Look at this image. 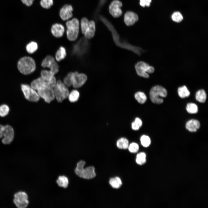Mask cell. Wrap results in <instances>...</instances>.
Listing matches in <instances>:
<instances>
[{
	"instance_id": "cell-1",
	"label": "cell",
	"mask_w": 208,
	"mask_h": 208,
	"mask_svg": "<svg viewBox=\"0 0 208 208\" xmlns=\"http://www.w3.org/2000/svg\"><path fill=\"white\" fill-rule=\"evenodd\" d=\"M79 20L75 18L66 22V35L69 40L73 41L77 39L79 32Z\"/></svg>"
},
{
	"instance_id": "cell-2",
	"label": "cell",
	"mask_w": 208,
	"mask_h": 208,
	"mask_svg": "<svg viewBox=\"0 0 208 208\" xmlns=\"http://www.w3.org/2000/svg\"><path fill=\"white\" fill-rule=\"evenodd\" d=\"M85 162L81 160L78 162L75 169V174L79 177L85 179H89L93 178L96 175L95 168L92 166H90L84 168Z\"/></svg>"
},
{
	"instance_id": "cell-3",
	"label": "cell",
	"mask_w": 208,
	"mask_h": 208,
	"mask_svg": "<svg viewBox=\"0 0 208 208\" xmlns=\"http://www.w3.org/2000/svg\"><path fill=\"white\" fill-rule=\"evenodd\" d=\"M17 67L19 71L24 75H28L34 72L36 68L34 60L31 57L26 56L21 58L18 63Z\"/></svg>"
},
{
	"instance_id": "cell-4",
	"label": "cell",
	"mask_w": 208,
	"mask_h": 208,
	"mask_svg": "<svg viewBox=\"0 0 208 208\" xmlns=\"http://www.w3.org/2000/svg\"><path fill=\"white\" fill-rule=\"evenodd\" d=\"M40 97L49 103L55 98L53 88L45 83H41L37 86L35 88Z\"/></svg>"
},
{
	"instance_id": "cell-5",
	"label": "cell",
	"mask_w": 208,
	"mask_h": 208,
	"mask_svg": "<svg viewBox=\"0 0 208 208\" xmlns=\"http://www.w3.org/2000/svg\"><path fill=\"white\" fill-rule=\"evenodd\" d=\"M166 90L163 87L159 85L153 87L150 92V96L152 102L154 103L160 104L163 102L161 98L165 97L167 95Z\"/></svg>"
},
{
	"instance_id": "cell-6",
	"label": "cell",
	"mask_w": 208,
	"mask_h": 208,
	"mask_svg": "<svg viewBox=\"0 0 208 208\" xmlns=\"http://www.w3.org/2000/svg\"><path fill=\"white\" fill-rule=\"evenodd\" d=\"M53 89L55 98L58 102H62L68 97L69 92L68 87L61 80L57 81Z\"/></svg>"
},
{
	"instance_id": "cell-7",
	"label": "cell",
	"mask_w": 208,
	"mask_h": 208,
	"mask_svg": "<svg viewBox=\"0 0 208 208\" xmlns=\"http://www.w3.org/2000/svg\"><path fill=\"white\" fill-rule=\"evenodd\" d=\"M72 86L75 88L82 86L87 80V76L85 74L77 71L70 72L68 73Z\"/></svg>"
},
{
	"instance_id": "cell-8",
	"label": "cell",
	"mask_w": 208,
	"mask_h": 208,
	"mask_svg": "<svg viewBox=\"0 0 208 208\" xmlns=\"http://www.w3.org/2000/svg\"><path fill=\"white\" fill-rule=\"evenodd\" d=\"M135 68L138 76L146 78L149 77V74L152 73L155 71L153 67L142 61H139L135 64Z\"/></svg>"
},
{
	"instance_id": "cell-9",
	"label": "cell",
	"mask_w": 208,
	"mask_h": 208,
	"mask_svg": "<svg viewBox=\"0 0 208 208\" xmlns=\"http://www.w3.org/2000/svg\"><path fill=\"white\" fill-rule=\"evenodd\" d=\"M21 89L27 100L34 102H36L39 100L40 97L38 92L31 86L22 84L21 85Z\"/></svg>"
},
{
	"instance_id": "cell-10",
	"label": "cell",
	"mask_w": 208,
	"mask_h": 208,
	"mask_svg": "<svg viewBox=\"0 0 208 208\" xmlns=\"http://www.w3.org/2000/svg\"><path fill=\"white\" fill-rule=\"evenodd\" d=\"M13 202L17 208H25L29 204L28 195L25 192H18L14 194Z\"/></svg>"
},
{
	"instance_id": "cell-11",
	"label": "cell",
	"mask_w": 208,
	"mask_h": 208,
	"mask_svg": "<svg viewBox=\"0 0 208 208\" xmlns=\"http://www.w3.org/2000/svg\"><path fill=\"white\" fill-rule=\"evenodd\" d=\"M41 65L43 68H49L55 75L59 71V66L55 58L51 55L46 56L42 60Z\"/></svg>"
},
{
	"instance_id": "cell-12",
	"label": "cell",
	"mask_w": 208,
	"mask_h": 208,
	"mask_svg": "<svg viewBox=\"0 0 208 208\" xmlns=\"http://www.w3.org/2000/svg\"><path fill=\"white\" fill-rule=\"evenodd\" d=\"M2 136L3 138L2 142L3 144H10L13 141L14 136V131L12 127L9 125L4 126Z\"/></svg>"
},
{
	"instance_id": "cell-13",
	"label": "cell",
	"mask_w": 208,
	"mask_h": 208,
	"mask_svg": "<svg viewBox=\"0 0 208 208\" xmlns=\"http://www.w3.org/2000/svg\"><path fill=\"white\" fill-rule=\"evenodd\" d=\"M122 5V3L118 0L113 1L109 6V12L112 16L114 18H118L122 14V12L121 8Z\"/></svg>"
},
{
	"instance_id": "cell-14",
	"label": "cell",
	"mask_w": 208,
	"mask_h": 208,
	"mask_svg": "<svg viewBox=\"0 0 208 208\" xmlns=\"http://www.w3.org/2000/svg\"><path fill=\"white\" fill-rule=\"evenodd\" d=\"M96 30L95 23L93 20L89 21L88 24L81 30V32L87 39H90L94 36Z\"/></svg>"
},
{
	"instance_id": "cell-15",
	"label": "cell",
	"mask_w": 208,
	"mask_h": 208,
	"mask_svg": "<svg viewBox=\"0 0 208 208\" xmlns=\"http://www.w3.org/2000/svg\"><path fill=\"white\" fill-rule=\"evenodd\" d=\"M73 10L71 5H64L60 10L59 15L60 18L63 21L68 20L73 17Z\"/></svg>"
},
{
	"instance_id": "cell-16",
	"label": "cell",
	"mask_w": 208,
	"mask_h": 208,
	"mask_svg": "<svg viewBox=\"0 0 208 208\" xmlns=\"http://www.w3.org/2000/svg\"><path fill=\"white\" fill-rule=\"evenodd\" d=\"M51 31L52 34L56 38L62 37L64 33L65 28L62 24L55 23L51 27Z\"/></svg>"
},
{
	"instance_id": "cell-17",
	"label": "cell",
	"mask_w": 208,
	"mask_h": 208,
	"mask_svg": "<svg viewBox=\"0 0 208 208\" xmlns=\"http://www.w3.org/2000/svg\"><path fill=\"white\" fill-rule=\"evenodd\" d=\"M138 15L132 11L126 12L124 16V21L125 24L128 26H131L135 24L138 20Z\"/></svg>"
},
{
	"instance_id": "cell-18",
	"label": "cell",
	"mask_w": 208,
	"mask_h": 208,
	"mask_svg": "<svg viewBox=\"0 0 208 208\" xmlns=\"http://www.w3.org/2000/svg\"><path fill=\"white\" fill-rule=\"evenodd\" d=\"M200 123L197 120L192 119L188 121L185 125L186 129L191 132H195L199 129Z\"/></svg>"
},
{
	"instance_id": "cell-19",
	"label": "cell",
	"mask_w": 208,
	"mask_h": 208,
	"mask_svg": "<svg viewBox=\"0 0 208 208\" xmlns=\"http://www.w3.org/2000/svg\"><path fill=\"white\" fill-rule=\"evenodd\" d=\"M41 77L49 81H56L55 75L50 70H43L40 73Z\"/></svg>"
},
{
	"instance_id": "cell-20",
	"label": "cell",
	"mask_w": 208,
	"mask_h": 208,
	"mask_svg": "<svg viewBox=\"0 0 208 208\" xmlns=\"http://www.w3.org/2000/svg\"><path fill=\"white\" fill-rule=\"evenodd\" d=\"M66 55V51L65 48L63 46H60L56 52L55 59L57 62H60L64 59Z\"/></svg>"
},
{
	"instance_id": "cell-21",
	"label": "cell",
	"mask_w": 208,
	"mask_h": 208,
	"mask_svg": "<svg viewBox=\"0 0 208 208\" xmlns=\"http://www.w3.org/2000/svg\"><path fill=\"white\" fill-rule=\"evenodd\" d=\"M206 94L205 91L203 89L198 90L196 93L195 98L196 100L198 102L204 103L206 99Z\"/></svg>"
},
{
	"instance_id": "cell-22",
	"label": "cell",
	"mask_w": 208,
	"mask_h": 208,
	"mask_svg": "<svg viewBox=\"0 0 208 208\" xmlns=\"http://www.w3.org/2000/svg\"><path fill=\"white\" fill-rule=\"evenodd\" d=\"M56 182L59 187L66 188L68 185L69 181L67 177L61 176L58 177Z\"/></svg>"
},
{
	"instance_id": "cell-23",
	"label": "cell",
	"mask_w": 208,
	"mask_h": 208,
	"mask_svg": "<svg viewBox=\"0 0 208 208\" xmlns=\"http://www.w3.org/2000/svg\"><path fill=\"white\" fill-rule=\"evenodd\" d=\"M178 92L179 96L182 98L187 97L190 94V92L185 86L179 87L178 89Z\"/></svg>"
},
{
	"instance_id": "cell-24",
	"label": "cell",
	"mask_w": 208,
	"mask_h": 208,
	"mask_svg": "<svg viewBox=\"0 0 208 208\" xmlns=\"http://www.w3.org/2000/svg\"><path fill=\"white\" fill-rule=\"evenodd\" d=\"M109 183L113 188H119L122 185V182L120 179L118 177L111 178L109 181Z\"/></svg>"
},
{
	"instance_id": "cell-25",
	"label": "cell",
	"mask_w": 208,
	"mask_h": 208,
	"mask_svg": "<svg viewBox=\"0 0 208 208\" xmlns=\"http://www.w3.org/2000/svg\"><path fill=\"white\" fill-rule=\"evenodd\" d=\"M135 97L138 102L141 104L144 103L147 100L146 95L144 92L141 91L136 92L135 94Z\"/></svg>"
},
{
	"instance_id": "cell-26",
	"label": "cell",
	"mask_w": 208,
	"mask_h": 208,
	"mask_svg": "<svg viewBox=\"0 0 208 208\" xmlns=\"http://www.w3.org/2000/svg\"><path fill=\"white\" fill-rule=\"evenodd\" d=\"M79 93L76 90H73L69 93L68 97L69 101L71 102L77 101L79 97Z\"/></svg>"
},
{
	"instance_id": "cell-27",
	"label": "cell",
	"mask_w": 208,
	"mask_h": 208,
	"mask_svg": "<svg viewBox=\"0 0 208 208\" xmlns=\"http://www.w3.org/2000/svg\"><path fill=\"white\" fill-rule=\"evenodd\" d=\"M117 147L121 149H126L129 146V141L126 138H122L119 139L117 142Z\"/></svg>"
},
{
	"instance_id": "cell-28",
	"label": "cell",
	"mask_w": 208,
	"mask_h": 208,
	"mask_svg": "<svg viewBox=\"0 0 208 208\" xmlns=\"http://www.w3.org/2000/svg\"><path fill=\"white\" fill-rule=\"evenodd\" d=\"M37 43L34 41H32L28 43L26 47L27 51L29 53H34L38 49Z\"/></svg>"
},
{
	"instance_id": "cell-29",
	"label": "cell",
	"mask_w": 208,
	"mask_h": 208,
	"mask_svg": "<svg viewBox=\"0 0 208 208\" xmlns=\"http://www.w3.org/2000/svg\"><path fill=\"white\" fill-rule=\"evenodd\" d=\"M146 154L144 152H140L137 154L136 159V163L138 165H142L146 162Z\"/></svg>"
},
{
	"instance_id": "cell-30",
	"label": "cell",
	"mask_w": 208,
	"mask_h": 208,
	"mask_svg": "<svg viewBox=\"0 0 208 208\" xmlns=\"http://www.w3.org/2000/svg\"><path fill=\"white\" fill-rule=\"evenodd\" d=\"M186 109L190 114H196L198 112V107L196 105L193 103H188L186 106Z\"/></svg>"
},
{
	"instance_id": "cell-31",
	"label": "cell",
	"mask_w": 208,
	"mask_h": 208,
	"mask_svg": "<svg viewBox=\"0 0 208 208\" xmlns=\"http://www.w3.org/2000/svg\"><path fill=\"white\" fill-rule=\"evenodd\" d=\"M53 0H41L40 4L42 8L45 9H49L53 5Z\"/></svg>"
},
{
	"instance_id": "cell-32",
	"label": "cell",
	"mask_w": 208,
	"mask_h": 208,
	"mask_svg": "<svg viewBox=\"0 0 208 208\" xmlns=\"http://www.w3.org/2000/svg\"><path fill=\"white\" fill-rule=\"evenodd\" d=\"M140 140L142 145L145 147H148L151 143V140L150 138L146 135H142L140 138Z\"/></svg>"
},
{
	"instance_id": "cell-33",
	"label": "cell",
	"mask_w": 208,
	"mask_h": 208,
	"mask_svg": "<svg viewBox=\"0 0 208 208\" xmlns=\"http://www.w3.org/2000/svg\"><path fill=\"white\" fill-rule=\"evenodd\" d=\"M142 125V121L141 119L139 118H136L131 124L132 128L134 130H138Z\"/></svg>"
},
{
	"instance_id": "cell-34",
	"label": "cell",
	"mask_w": 208,
	"mask_h": 208,
	"mask_svg": "<svg viewBox=\"0 0 208 208\" xmlns=\"http://www.w3.org/2000/svg\"><path fill=\"white\" fill-rule=\"evenodd\" d=\"M171 18L174 21L179 23L183 20V17L180 12H176L173 13L172 15Z\"/></svg>"
},
{
	"instance_id": "cell-35",
	"label": "cell",
	"mask_w": 208,
	"mask_h": 208,
	"mask_svg": "<svg viewBox=\"0 0 208 208\" xmlns=\"http://www.w3.org/2000/svg\"><path fill=\"white\" fill-rule=\"evenodd\" d=\"M9 108L8 106L3 104L0 106V116L2 117H4L8 114L9 111Z\"/></svg>"
},
{
	"instance_id": "cell-36",
	"label": "cell",
	"mask_w": 208,
	"mask_h": 208,
	"mask_svg": "<svg viewBox=\"0 0 208 208\" xmlns=\"http://www.w3.org/2000/svg\"><path fill=\"white\" fill-rule=\"evenodd\" d=\"M128 148L130 152L135 153L137 152L138 151L139 146L137 143L133 142L129 145Z\"/></svg>"
},
{
	"instance_id": "cell-37",
	"label": "cell",
	"mask_w": 208,
	"mask_h": 208,
	"mask_svg": "<svg viewBox=\"0 0 208 208\" xmlns=\"http://www.w3.org/2000/svg\"><path fill=\"white\" fill-rule=\"evenodd\" d=\"M140 5L142 7L145 6L149 7L150 6L151 0H140Z\"/></svg>"
},
{
	"instance_id": "cell-38",
	"label": "cell",
	"mask_w": 208,
	"mask_h": 208,
	"mask_svg": "<svg viewBox=\"0 0 208 208\" xmlns=\"http://www.w3.org/2000/svg\"><path fill=\"white\" fill-rule=\"evenodd\" d=\"M21 2L25 5L28 7L32 5L34 0H21Z\"/></svg>"
},
{
	"instance_id": "cell-39",
	"label": "cell",
	"mask_w": 208,
	"mask_h": 208,
	"mask_svg": "<svg viewBox=\"0 0 208 208\" xmlns=\"http://www.w3.org/2000/svg\"><path fill=\"white\" fill-rule=\"evenodd\" d=\"M4 126L0 125V139L2 137V133L3 128Z\"/></svg>"
}]
</instances>
